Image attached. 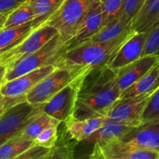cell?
<instances>
[{"label":"cell","instance_id":"cell-34","mask_svg":"<svg viewBox=\"0 0 159 159\" xmlns=\"http://www.w3.org/2000/svg\"><path fill=\"white\" fill-rule=\"evenodd\" d=\"M158 87H159V73H158V80H157L156 85H155V90L156 89H158Z\"/></svg>","mask_w":159,"mask_h":159},{"label":"cell","instance_id":"cell-2","mask_svg":"<svg viewBox=\"0 0 159 159\" xmlns=\"http://www.w3.org/2000/svg\"><path fill=\"white\" fill-rule=\"evenodd\" d=\"M134 30L105 42H84L66 50L57 61L56 68H86L93 69L107 65Z\"/></svg>","mask_w":159,"mask_h":159},{"label":"cell","instance_id":"cell-10","mask_svg":"<svg viewBox=\"0 0 159 159\" xmlns=\"http://www.w3.org/2000/svg\"><path fill=\"white\" fill-rule=\"evenodd\" d=\"M83 77L76 79L56 93L49 100L41 105V110L60 122L65 123L74 116L80 82Z\"/></svg>","mask_w":159,"mask_h":159},{"label":"cell","instance_id":"cell-23","mask_svg":"<svg viewBox=\"0 0 159 159\" xmlns=\"http://www.w3.org/2000/svg\"><path fill=\"white\" fill-rule=\"evenodd\" d=\"M34 141L13 136L0 144V159H17Z\"/></svg>","mask_w":159,"mask_h":159},{"label":"cell","instance_id":"cell-15","mask_svg":"<svg viewBox=\"0 0 159 159\" xmlns=\"http://www.w3.org/2000/svg\"><path fill=\"white\" fill-rule=\"evenodd\" d=\"M120 139L141 148L159 152V121L131 127Z\"/></svg>","mask_w":159,"mask_h":159},{"label":"cell","instance_id":"cell-14","mask_svg":"<svg viewBox=\"0 0 159 159\" xmlns=\"http://www.w3.org/2000/svg\"><path fill=\"white\" fill-rule=\"evenodd\" d=\"M158 63V57L147 55L115 71L121 93L148 74Z\"/></svg>","mask_w":159,"mask_h":159},{"label":"cell","instance_id":"cell-17","mask_svg":"<svg viewBox=\"0 0 159 159\" xmlns=\"http://www.w3.org/2000/svg\"><path fill=\"white\" fill-rule=\"evenodd\" d=\"M41 26L43 25L35 19L21 26L0 29V54L18 46Z\"/></svg>","mask_w":159,"mask_h":159},{"label":"cell","instance_id":"cell-1","mask_svg":"<svg viewBox=\"0 0 159 159\" xmlns=\"http://www.w3.org/2000/svg\"><path fill=\"white\" fill-rule=\"evenodd\" d=\"M120 95L116 71L107 65L91 69L81 80L74 117L85 120L105 116Z\"/></svg>","mask_w":159,"mask_h":159},{"label":"cell","instance_id":"cell-18","mask_svg":"<svg viewBox=\"0 0 159 159\" xmlns=\"http://www.w3.org/2000/svg\"><path fill=\"white\" fill-rule=\"evenodd\" d=\"M61 123V122L54 119L43 110H40L30 118L21 131L19 132L15 136L34 141L35 138L45 129L55 126L58 127Z\"/></svg>","mask_w":159,"mask_h":159},{"label":"cell","instance_id":"cell-20","mask_svg":"<svg viewBox=\"0 0 159 159\" xmlns=\"http://www.w3.org/2000/svg\"><path fill=\"white\" fill-rule=\"evenodd\" d=\"M159 63L154 67L148 74L137 81L121 93L120 98L134 97L153 93L158 78Z\"/></svg>","mask_w":159,"mask_h":159},{"label":"cell","instance_id":"cell-16","mask_svg":"<svg viewBox=\"0 0 159 159\" xmlns=\"http://www.w3.org/2000/svg\"><path fill=\"white\" fill-rule=\"evenodd\" d=\"M107 122V116H96L85 120H78L74 116L65 121L66 131L71 139L76 142L86 141Z\"/></svg>","mask_w":159,"mask_h":159},{"label":"cell","instance_id":"cell-27","mask_svg":"<svg viewBox=\"0 0 159 159\" xmlns=\"http://www.w3.org/2000/svg\"><path fill=\"white\" fill-rule=\"evenodd\" d=\"M154 55L159 57V20L147 33L143 56Z\"/></svg>","mask_w":159,"mask_h":159},{"label":"cell","instance_id":"cell-31","mask_svg":"<svg viewBox=\"0 0 159 159\" xmlns=\"http://www.w3.org/2000/svg\"><path fill=\"white\" fill-rule=\"evenodd\" d=\"M51 152V148H48L34 143L17 159H48Z\"/></svg>","mask_w":159,"mask_h":159},{"label":"cell","instance_id":"cell-30","mask_svg":"<svg viewBox=\"0 0 159 159\" xmlns=\"http://www.w3.org/2000/svg\"><path fill=\"white\" fill-rule=\"evenodd\" d=\"M146 0H124L122 16L130 23H134L137 15L139 13Z\"/></svg>","mask_w":159,"mask_h":159},{"label":"cell","instance_id":"cell-28","mask_svg":"<svg viewBox=\"0 0 159 159\" xmlns=\"http://www.w3.org/2000/svg\"><path fill=\"white\" fill-rule=\"evenodd\" d=\"M159 121V87L150 96L143 114V123Z\"/></svg>","mask_w":159,"mask_h":159},{"label":"cell","instance_id":"cell-26","mask_svg":"<svg viewBox=\"0 0 159 159\" xmlns=\"http://www.w3.org/2000/svg\"><path fill=\"white\" fill-rule=\"evenodd\" d=\"M98 1L103 12L105 26L118 20L123 16L124 0H98Z\"/></svg>","mask_w":159,"mask_h":159},{"label":"cell","instance_id":"cell-24","mask_svg":"<svg viewBox=\"0 0 159 159\" xmlns=\"http://www.w3.org/2000/svg\"><path fill=\"white\" fill-rule=\"evenodd\" d=\"M65 0H30L29 2L36 16V20L42 25L57 12Z\"/></svg>","mask_w":159,"mask_h":159},{"label":"cell","instance_id":"cell-32","mask_svg":"<svg viewBox=\"0 0 159 159\" xmlns=\"http://www.w3.org/2000/svg\"><path fill=\"white\" fill-rule=\"evenodd\" d=\"M71 159L74 158V147L69 144H62L61 141L57 140L55 147L51 149L48 159Z\"/></svg>","mask_w":159,"mask_h":159},{"label":"cell","instance_id":"cell-3","mask_svg":"<svg viewBox=\"0 0 159 159\" xmlns=\"http://www.w3.org/2000/svg\"><path fill=\"white\" fill-rule=\"evenodd\" d=\"M66 51V41L57 34L44 46L33 54L16 62L10 68H1V83L39 69L48 65H54L60 56Z\"/></svg>","mask_w":159,"mask_h":159},{"label":"cell","instance_id":"cell-25","mask_svg":"<svg viewBox=\"0 0 159 159\" xmlns=\"http://www.w3.org/2000/svg\"><path fill=\"white\" fill-rule=\"evenodd\" d=\"M35 19L36 16L34 9L28 2L27 3L23 5L11 12L6 19L4 23L0 26V29H6V28L21 26L25 23L33 21Z\"/></svg>","mask_w":159,"mask_h":159},{"label":"cell","instance_id":"cell-13","mask_svg":"<svg viewBox=\"0 0 159 159\" xmlns=\"http://www.w3.org/2000/svg\"><path fill=\"white\" fill-rule=\"evenodd\" d=\"M105 26L103 12L98 0L94 3L72 39L66 43V50L75 48L96 35Z\"/></svg>","mask_w":159,"mask_h":159},{"label":"cell","instance_id":"cell-29","mask_svg":"<svg viewBox=\"0 0 159 159\" xmlns=\"http://www.w3.org/2000/svg\"><path fill=\"white\" fill-rule=\"evenodd\" d=\"M57 127H51L45 129L34 140V143L48 148H54L58 140Z\"/></svg>","mask_w":159,"mask_h":159},{"label":"cell","instance_id":"cell-8","mask_svg":"<svg viewBox=\"0 0 159 159\" xmlns=\"http://www.w3.org/2000/svg\"><path fill=\"white\" fill-rule=\"evenodd\" d=\"M92 159H159V152L141 148L121 139L93 144Z\"/></svg>","mask_w":159,"mask_h":159},{"label":"cell","instance_id":"cell-33","mask_svg":"<svg viewBox=\"0 0 159 159\" xmlns=\"http://www.w3.org/2000/svg\"><path fill=\"white\" fill-rule=\"evenodd\" d=\"M30 0H0V22L4 23L8 16Z\"/></svg>","mask_w":159,"mask_h":159},{"label":"cell","instance_id":"cell-9","mask_svg":"<svg viewBox=\"0 0 159 159\" xmlns=\"http://www.w3.org/2000/svg\"><path fill=\"white\" fill-rule=\"evenodd\" d=\"M41 110V105L27 101L17 103L0 114V144L21 131L30 118Z\"/></svg>","mask_w":159,"mask_h":159},{"label":"cell","instance_id":"cell-5","mask_svg":"<svg viewBox=\"0 0 159 159\" xmlns=\"http://www.w3.org/2000/svg\"><path fill=\"white\" fill-rule=\"evenodd\" d=\"M94 2L95 0H65L45 24L56 28L67 43L75 35Z\"/></svg>","mask_w":159,"mask_h":159},{"label":"cell","instance_id":"cell-11","mask_svg":"<svg viewBox=\"0 0 159 159\" xmlns=\"http://www.w3.org/2000/svg\"><path fill=\"white\" fill-rule=\"evenodd\" d=\"M56 67L48 65L0 84V94L9 97H26V95Z\"/></svg>","mask_w":159,"mask_h":159},{"label":"cell","instance_id":"cell-12","mask_svg":"<svg viewBox=\"0 0 159 159\" xmlns=\"http://www.w3.org/2000/svg\"><path fill=\"white\" fill-rule=\"evenodd\" d=\"M147 33H134L120 47L107 65L113 71L120 69L143 56Z\"/></svg>","mask_w":159,"mask_h":159},{"label":"cell","instance_id":"cell-6","mask_svg":"<svg viewBox=\"0 0 159 159\" xmlns=\"http://www.w3.org/2000/svg\"><path fill=\"white\" fill-rule=\"evenodd\" d=\"M152 93L134 97L120 98L107 110V122L138 127L143 123V114Z\"/></svg>","mask_w":159,"mask_h":159},{"label":"cell","instance_id":"cell-19","mask_svg":"<svg viewBox=\"0 0 159 159\" xmlns=\"http://www.w3.org/2000/svg\"><path fill=\"white\" fill-rule=\"evenodd\" d=\"M159 20V0H146L133 23L136 33H148Z\"/></svg>","mask_w":159,"mask_h":159},{"label":"cell","instance_id":"cell-22","mask_svg":"<svg viewBox=\"0 0 159 159\" xmlns=\"http://www.w3.org/2000/svg\"><path fill=\"white\" fill-rule=\"evenodd\" d=\"M128 126L107 122L101 128L95 132L91 137L86 140L88 142L95 144H102L114 140L120 139L130 129Z\"/></svg>","mask_w":159,"mask_h":159},{"label":"cell","instance_id":"cell-4","mask_svg":"<svg viewBox=\"0 0 159 159\" xmlns=\"http://www.w3.org/2000/svg\"><path fill=\"white\" fill-rule=\"evenodd\" d=\"M90 70L86 68H56L26 95V101L34 105H43L56 93Z\"/></svg>","mask_w":159,"mask_h":159},{"label":"cell","instance_id":"cell-7","mask_svg":"<svg viewBox=\"0 0 159 159\" xmlns=\"http://www.w3.org/2000/svg\"><path fill=\"white\" fill-rule=\"evenodd\" d=\"M57 34L58 31L54 26L43 24L18 46L0 54V67L6 69L10 68L18 61L40 49Z\"/></svg>","mask_w":159,"mask_h":159},{"label":"cell","instance_id":"cell-21","mask_svg":"<svg viewBox=\"0 0 159 159\" xmlns=\"http://www.w3.org/2000/svg\"><path fill=\"white\" fill-rule=\"evenodd\" d=\"M133 30V23H130L125 18L121 16L118 20L106 25L98 34L85 42L109 41Z\"/></svg>","mask_w":159,"mask_h":159}]
</instances>
